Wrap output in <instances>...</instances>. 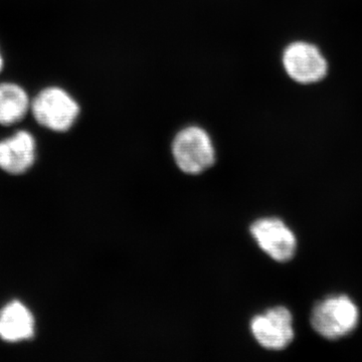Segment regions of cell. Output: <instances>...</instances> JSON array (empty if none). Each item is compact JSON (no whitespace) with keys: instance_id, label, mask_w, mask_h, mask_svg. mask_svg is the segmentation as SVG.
I'll list each match as a JSON object with an SVG mask.
<instances>
[{"instance_id":"1","label":"cell","mask_w":362,"mask_h":362,"mask_svg":"<svg viewBox=\"0 0 362 362\" xmlns=\"http://www.w3.org/2000/svg\"><path fill=\"white\" fill-rule=\"evenodd\" d=\"M171 151L176 165L187 175H201L214 166L216 160L211 136L199 126L181 129L173 139Z\"/></svg>"},{"instance_id":"2","label":"cell","mask_w":362,"mask_h":362,"mask_svg":"<svg viewBox=\"0 0 362 362\" xmlns=\"http://www.w3.org/2000/svg\"><path fill=\"white\" fill-rule=\"evenodd\" d=\"M32 108L37 123L56 132L70 130L80 115L78 102L57 87L42 90L33 100Z\"/></svg>"},{"instance_id":"3","label":"cell","mask_w":362,"mask_h":362,"mask_svg":"<svg viewBox=\"0 0 362 362\" xmlns=\"http://www.w3.org/2000/svg\"><path fill=\"white\" fill-rule=\"evenodd\" d=\"M359 313L346 296L330 297L317 304L311 315L312 327L327 339H338L356 329Z\"/></svg>"},{"instance_id":"4","label":"cell","mask_w":362,"mask_h":362,"mask_svg":"<svg viewBox=\"0 0 362 362\" xmlns=\"http://www.w3.org/2000/svg\"><path fill=\"white\" fill-rule=\"evenodd\" d=\"M283 66L287 75L299 84L309 85L322 81L328 73V64L316 45L294 42L284 49Z\"/></svg>"},{"instance_id":"5","label":"cell","mask_w":362,"mask_h":362,"mask_svg":"<svg viewBox=\"0 0 362 362\" xmlns=\"http://www.w3.org/2000/svg\"><path fill=\"white\" fill-rule=\"evenodd\" d=\"M292 323L290 311L285 307H276L252 319V334L264 349L282 350L294 339Z\"/></svg>"},{"instance_id":"6","label":"cell","mask_w":362,"mask_h":362,"mask_svg":"<svg viewBox=\"0 0 362 362\" xmlns=\"http://www.w3.org/2000/svg\"><path fill=\"white\" fill-rule=\"evenodd\" d=\"M251 233L259 247L275 261L284 263L294 257L296 238L279 218H261L255 221L251 226Z\"/></svg>"},{"instance_id":"7","label":"cell","mask_w":362,"mask_h":362,"mask_svg":"<svg viewBox=\"0 0 362 362\" xmlns=\"http://www.w3.org/2000/svg\"><path fill=\"white\" fill-rule=\"evenodd\" d=\"M35 159V141L26 131H18L0 141V168L11 175H23L32 168Z\"/></svg>"},{"instance_id":"8","label":"cell","mask_w":362,"mask_h":362,"mask_svg":"<svg viewBox=\"0 0 362 362\" xmlns=\"http://www.w3.org/2000/svg\"><path fill=\"white\" fill-rule=\"evenodd\" d=\"M35 335V318L28 307L18 300L0 310V338L6 342H20Z\"/></svg>"},{"instance_id":"9","label":"cell","mask_w":362,"mask_h":362,"mask_svg":"<svg viewBox=\"0 0 362 362\" xmlns=\"http://www.w3.org/2000/svg\"><path fill=\"white\" fill-rule=\"evenodd\" d=\"M30 100L25 90L16 84L0 85V124L11 125L25 116Z\"/></svg>"},{"instance_id":"10","label":"cell","mask_w":362,"mask_h":362,"mask_svg":"<svg viewBox=\"0 0 362 362\" xmlns=\"http://www.w3.org/2000/svg\"><path fill=\"white\" fill-rule=\"evenodd\" d=\"M2 66H4V61H2L1 54H0V71H1Z\"/></svg>"}]
</instances>
